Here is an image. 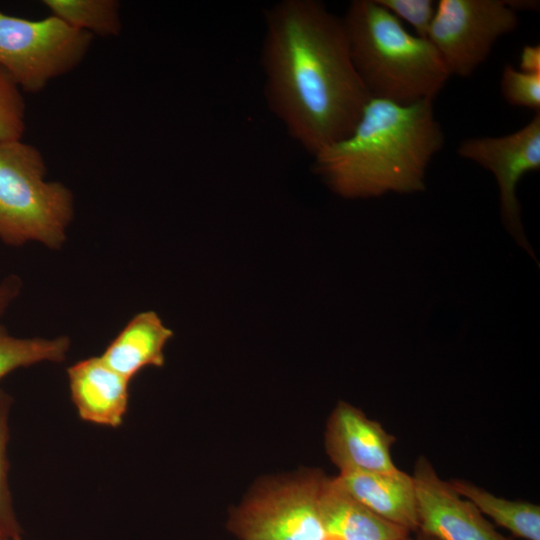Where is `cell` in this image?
Here are the masks:
<instances>
[{"instance_id":"cell-1","label":"cell","mask_w":540,"mask_h":540,"mask_svg":"<svg viewBox=\"0 0 540 540\" xmlns=\"http://www.w3.org/2000/svg\"><path fill=\"white\" fill-rule=\"evenodd\" d=\"M264 95L287 133L314 156L354 129L370 95L353 64L342 18L318 0L265 11Z\"/></svg>"},{"instance_id":"cell-2","label":"cell","mask_w":540,"mask_h":540,"mask_svg":"<svg viewBox=\"0 0 540 540\" xmlns=\"http://www.w3.org/2000/svg\"><path fill=\"white\" fill-rule=\"evenodd\" d=\"M443 143L433 101L403 105L370 98L350 134L312 156L313 170L344 198L420 192Z\"/></svg>"},{"instance_id":"cell-3","label":"cell","mask_w":540,"mask_h":540,"mask_svg":"<svg viewBox=\"0 0 540 540\" xmlns=\"http://www.w3.org/2000/svg\"><path fill=\"white\" fill-rule=\"evenodd\" d=\"M351 58L371 98L431 100L450 73L428 39L409 33L377 0H353L344 17Z\"/></svg>"},{"instance_id":"cell-4","label":"cell","mask_w":540,"mask_h":540,"mask_svg":"<svg viewBox=\"0 0 540 540\" xmlns=\"http://www.w3.org/2000/svg\"><path fill=\"white\" fill-rule=\"evenodd\" d=\"M44 156L33 145L0 141V239L10 246L37 242L60 249L74 218V196L46 179Z\"/></svg>"},{"instance_id":"cell-5","label":"cell","mask_w":540,"mask_h":540,"mask_svg":"<svg viewBox=\"0 0 540 540\" xmlns=\"http://www.w3.org/2000/svg\"><path fill=\"white\" fill-rule=\"evenodd\" d=\"M93 35L54 15L25 19L0 11V67L22 91L41 92L50 81L75 69Z\"/></svg>"},{"instance_id":"cell-6","label":"cell","mask_w":540,"mask_h":540,"mask_svg":"<svg viewBox=\"0 0 540 540\" xmlns=\"http://www.w3.org/2000/svg\"><path fill=\"white\" fill-rule=\"evenodd\" d=\"M518 22L511 1L440 0L427 39L451 76L468 77Z\"/></svg>"},{"instance_id":"cell-7","label":"cell","mask_w":540,"mask_h":540,"mask_svg":"<svg viewBox=\"0 0 540 540\" xmlns=\"http://www.w3.org/2000/svg\"><path fill=\"white\" fill-rule=\"evenodd\" d=\"M323 478L309 473L264 486L234 513L230 529L241 540H335L319 511Z\"/></svg>"},{"instance_id":"cell-8","label":"cell","mask_w":540,"mask_h":540,"mask_svg":"<svg viewBox=\"0 0 540 540\" xmlns=\"http://www.w3.org/2000/svg\"><path fill=\"white\" fill-rule=\"evenodd\" d=\"M457 153L494 175L500 192L503 225L517 244L537 262L524 232L516 189L525 174L540 169V112H536L522 128L505 136L465 139Z\"/></svg>"},{"instance_id":"cell-9","label":"cell","mask_w":540,"mask_h":540,"mask_svg":"<svg viewBox=\"0 0 540 540\" xmlns=\"http://www.w3.org/2000/svg\"><path fill=\"white\" fill-rule=\"evenodd\" d=\"M412 478L420 533L437 540H509L442 480L425 456L417 459Z\"/></svg>"},{"instance_id":"cell-10","label":"cell","mask_w":540,"mask_h":540,"mask_svg":"<svg viewBox=\"0 0 540 540\" xmlns=\"http://www.w3.org/2000/svg\"><path fill=\"white\" fill-rule=\"evenodd\" d=\"M395 437L360 409L340 401L331 413L325 444L332 462L342 471L391 472Z\"/></svg>"},{"instance_id":"cell-11","label":"cell","mask_w":540,"mask_h":540,"mask_svg":"<svg viewBox=\"0 0 540 540\" xmlns=\"http://www.w3.org/2000/svg\"><path fill=\"white\" fill-rule=\"evenodd\" d=\"M71 400L85 422L117 428L128 410L129 384L100 356L79 360L67 368Z\"/></svg>"},{"instance_id":"cell-12","label":"cell","mask_w":540,"mask_h":540,"mask_svg":"<svg viewBox=\"0 0 540 540\" xmlns=\"http://www.w3.org/2000/svg\"><path fill=\"white\" fill-rule=\"evenodd\" d=\"M352 497L383 519L418 531V513L412 475L391 472L342 471L335 477Z\"/></svg>"},{"instance_id":"cell-13","label":"cell","mask_w":540,"mask_h":540,"mask_svg":"<svg viewBox=\"0 0 540 540\" xmlns=\"http://www.w3.org/2000/svg\"><path fill=\"white\" fill-rule=\"evenodd\" d=\"M319 511L327 534L335 540H401L410 534L369 510L335 478L322 480Z\"/></svg>"},{"instance_id":"cell-14","label":"cell","mask_w":540,"mask_h":540,"mask_svg":"<svg viewBox=\"0 0 540 540\" xmlns=\"http://www.w3.org/2000/svg\"><path fill=\"white\" fill-rule=\"evenodd\" d=\"M172 336L173 331L164 325L156 312H139L110 342L100 357L113 370L131 381L145 367L164 365V348Z\"/></svg>"},{"instance_id":"cell-15","label":"cell","mask_w":540,"mask_h":540,"mask_svg":"<svg viewBox=\"0 0 540 540\" xmlns=\"http://www.w3.org/2000/svg\"><path fill=\"white\" fill-rule=\"evenodd\" d=\"M453 489L472 502L483 514L512 535L525 540H540V507L527 501L508 500L463 480L449 481Z\"/></svg>"},{"instance_id":"cell-16","label":"cell","mask_w":540,"mask_h":540,"mask_svg":"<svg viewBox=\"0 0 540 540\" xmlns=\"http://www.w3.org/2000/svg\"><path fill=\"white\" fill-rule=\"evenodd\" d=\"M71 347L68 336L21 338L0 324V380L11 372L40 363L63 362Z\"/></svg>"},{"instance_id":"cell-17","label":"cell","mask_w":540,"mask_h":540,"mask_svg":"<svg viewBox=\"0 0 540 540\" xmlns=\"http://www.w3.org/2000/svg\"><path fill=\"white\" fill-rule=\"evenodd\" d=\"M43 4L51 15L92 35L117 36L122 29L116 0H44Z\"/></svg>"},{"instance_id":"cell-18","label":"cell","mask_w":540,"mask_h":540,"mask_svg":"<svg viewBox=\"0 0 540 540\" xmlns=\"http://www.w3.org/2000/svg\"><path fill=\"white\" fill-rule=\"evenodd\" d=\"M13 399L0 388V538L22 540L23 529L16 515L8 473L9 418Z\"/></svg>"},{"instance_id":"cell-19","label":"cell","mask_w":540,"mask_h":540,"mask_svg":"<svg viewBox=\"0 0 540 540\" xmlns=\"http://www.w3.org/2000/svg\"><path fill=\"white\" fill-rule=\"evenodd\" d=\"M25 115L22 90L0 67V141L22 139L26 127Z\"/></svg>"},{"instance_id":"cell-20","label":"cell","mask_w":540,"mask_h":540,"mask_svg":"<svg viewBox=\"0 0 540 540\" xmlns=\"http://www.w3.org/2000/svg\"><path fill=\"white\" fill-rule=\"evenodd\" d=\"M501 92L509 104L540 112V74L506 65L501 76Z\"/></svg>"},{"instance_id":"cell-21","label":"cell","mask_w":540,"mask_h":540,"mask_svg":"<svg viewBox=\"0 0 540 540\" xmlns=\"http://www.w3.org/2000/svg\"><path fill=\"white\" fill-rule=\"evenodd\" d=\"M397 19L409 23L416 36L427 39L433 22L436 4L431 0H377Z\"/></svg>"},{"instance_id":"cell-22","label":"cell","mask_w":540,"mask_h":540,"mask_svg":"<svg viewBox=\"0 0 540 540\" xmlns=\"http://www.w3.org/2000/svg\"><path fill=\"white\" fill-rule=\"evenodd\" d=\"M22 289L21 278L9 275L0 283V316H2L12 302L19 296Z\"/></svg>"},{"instance_id":"cell-23","label":"cell","mask_w":540,"mask_h":540,"mask_svg":"<svg viewBox=\"0 0 540 540\" xmlns=\"http://www.w3.org/2000/svg\"><path fill=\"white\" fill-rule=\"evenodd\" d=\"M520 71L540 74V46L526 45L520 55Z\"/></svg>"},{"instance_id":"cell-24","label":"cell","mask_w":540,"mask_h":540,"mask_svg":"<svg viewBox=\"0 0 540 540\" xmlns=\"http://www.w3.org/2000/svg\"><path fill=\"white\" fill-rule=\"evenodd\" d=\"M417 540H437V539L420 533Z\"/></svg>"},{"instance_id":"cell-25","label":"cell","mask_w":540,"mask_h":540,"mask_svg":"<svg viewBox=\"0 0 540 540\" xmlns=\"http://www.w3.org/2000/svg\"><path fill=\"white\" fill-rule=\"evenodd\" d=\"M401 540H413V539H412V538H410V536H409V537H407V538H404V539H401Z\"/></svg>"},{"instance_id":"cell-26","label":"cell","mask_w":540,"mask_h":540,"mask_svg":"<svg viewBox=\"0 0 540 540\" xmlns=\"http://www.w3.org/2000/svg\"><path fill=\"white\" fill-rule=\"evenodd\" d=\"M0 540H11V539H3V538H0ZM23 540V539H22Z\"/></svg>"}]
</instances>
